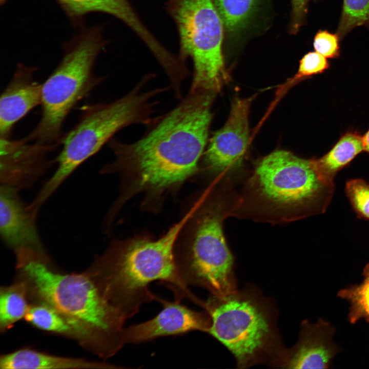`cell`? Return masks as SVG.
I'll return each mask as SVG.
<instances>
[{"label":"cell","instance_id":"17","mask_svg":"<svg viewBox=\"0 0 369 369\" xmlns=\"http://www.w3.org/2000/svg\"><path fill=\"white\" fill-rule=\"evenodd\" d=\"M114 365L77 358L58 356L22 348L0 357L1 369L110 368Z\"/></svg>","mask_w":369,"mask_h":369},{"label":"cell","instance_id":"20","mask_svg":"<svg viewBox=\"0 0 369 369\" xmlns=\"http://www.w3.org/2000/svg\"><path fill=\"white\" fill-rule=\"evenodd\" d=\"M260 0H214L224 30L234 36L248 25L256 11Z\"/></svg>","mask_w":369,"mask_h":369},{"label":"cell","instance_id":"8","mask_svg":"<svg viewBox=\"0 0 369 369\" xmlns=\"http://www.w3.org/2000/svg\"><path fill=\"white\" fill-rule=\"evenodd\" d=\"M231 212L228 201L211 198L199 214L192 241L182 251L175 253L178 274L187 286L203 288L217 297L237 290L233 256L222 231L223 220Z\"/></svg>","mask_w":369,"mask_h":369},{"label":"cell","instance_id":"15","mask_svg":"<svg viewBox=\"0 0 369 369\" xmlns=\"http://www.w3.org/2000/svg\"><path fill=\"white\" fill-rule=\"evenodd\" d=\"M36 69L17 65L0 98V137L8 138L14 125L41 104L42 84L34 75Z\"/></svg>","mask_w":369,"mask_h":369},{"label":"cell","instance_id":"22","mask_svg":"<svg viewBox=\"0 0 369 369\" xmlns=\"http://www.w3.org/2000/svg\"><path fill=\"white\" fill-rule=\"evenodd\" d=\"M359 26L369 30V0H343L336 33L342 39Z\"/></svg>","mask_w":369,"mask_h":369},{"label":"cell","instance_id":"25","mask_svg":"<svg viewBox=\"0 0 369 369\" xmlns=\"http://www.w3.org/2000/svg\"><path fill=\"white\" fill-rule=\"evenodd\" d=\"M326 58L315 51L307 53L300 60L294 79L307 78L325 72L330 67Z\"/></svg>","mask_w":369,"mask_h":369},{"label":"cell","instance_id":"10","mask_svg":"<svg viewBox=\"0 0 369 369\" xmlns=\"http://www.w3.org/2000/svg\"><path fill=\"white\" fill-rule=\"evenodd\" d=\"M57 147L0 137L1 184L17 190L31 186L54 162L48 155Z\"/></svg>","mask_w":369,"mask_h":369},{"label":"cell","instance_id":"23","mask_svg":"<svg viewBox=\"0 0 369 369\" xmlns=\"http://www.w3.org/2000/svg\"><path fill=\"white\" fill-rule=\"evenodd\" d=\"M364 276L359 285L344 289L338 293L350 303L349 320L352 323L363 318L369 320V263L364 268Z\"/></svg>","mask_w":369,"mask_h":369},{"label":"cell","instance_id":"14","mask_svg":"<svg viewBox=\"0 0 369 369\" xmlns=\"http://www.w3.org/2000/svg\"><path fill=\"white\" fill-rule=\"evenodd\" d=\"M333 334L332 327L322 320L303 322L297 342L285 348L277 368H327L336 353Z\"/></svg>","mask_w":369,"mask_h":369},{"label":"cell","instance_id":"4","mask_svg":"<svg viewBox=\"0 0 369 369\" xmlns=\"http://www.w3.org/2000/svg\"><path fill=\"white\" fill-rule=\"evenodd\" d=\"M334 190V182L320 176L313 159L278 150L256 164L235 210L246 209L250 217L266 221L295 220L324 213Z\"/></svg>","mask_w":369,"mask_h":369},{"label":"cell","instance_id":"3","mask_svg":"<svg viewBox=\"0 0 369 369\" xmlns=\"http://www.w3.org/2000/svg\"><path fill=\"white\" fill-rule=\"evenodd\" d=\"M189 217L188 214L158 239L138 238L112 245L86 271L127 319L136 314L143 303L156 300L149 289L156 280L168 283L175 297L202 305L203 301L181 280L175 262V241Z\"/></svg>","mask_w":369,"mask_h":369},{"label":"cell","instance_id":"9","mask_svg":"<svg viewBox=\"0 0 369 369\" xmlns=\"http://www.w3.org/2000/svg\"><path fill=\"white\" fill-rule=\"evenodd\" d=\"M166 8L176 26L178 55L190 58L194 74L190 90L217 93L227 78L222 53L224 28L214 0H167Z\"/></svg>","mask_w":369,"mask_h":369},{"label":"cell","instance_id":"28","mask_svg":"<svg viewBox=\"0 0 369 369\" xmlns=\"http://www.w3.org/2000/svg\"><path fill=\"white\" fill-rule=\"evenodd\" d=\"M362 137L364 151L369 153V129Z\"/></svg>","mask_w":369,"mask_h":369},{"label":"cell","instance_id":"1","mask_svg":"<svg viewBox=\"0 0 369 369\" xmlns=\"http://www.w3.org/2000/svg\"><path fill=\"white\" fill-rule=\"evenodd\" d=\"M216 93L189 90L172 110L157 117L139 140L108 142L115 156L102 173L132 176L135 190L160 191L194 174L207 142L211 107Z\"/></svg>","mask_w":369,"mask_h":369},{"label":"cell","instance_id":"13","mask_svg":"<svg viewBox=\"0 0 369 369\" xmlns=\"http://www.w3.org/2000/svg\"><path fill=\"white\" fill-rule=\"evenodd\" d=\"M17 190L1 184L0 234L4 243L15 251L27 249L46 252L35 225V216L19 197Z\"/></svg>","mask_w":369,"mask_h":369},{"label":"cell","instance_id":"19","mask_svg":"<svg viewBox=\"0 0 369 369\" xmlns=\"http://www.w3.org/2000/svg\"><path fill=\"white\" fill-rule=\"evenodd\" d=\"M30 302L24 283L15 280L0 289V332L4 333L25 318Z\"/></svg>","mask_w":369,"mask_h":369},{"label":"cell","instance_id":"26","mask_svg":"<svg viewBox=\"0 0 369 369\" xmlns=\"http://www.w3.org/2000/svg\"><path fill=\"white\" fill-rule=\"evenodd\" d=\"M340 40L337 33L320 29L314 36L313 47L315 51L327 58H336L341 54Z\"/></svg>","mask_w":369,"mask_h":369},{"label":"cell","instance_id":"16","mask_svg":"<svg viewBox=\"0 0 369 369\" xmlns=\"http://www.w3.org/2000/svg\"><path fill=\"white\" fill-rule=\"evenodd\" d=\"M74 25L81 24L88 14L100 12L111 15L127 25L146 46L155 37L146 27L128 0H55Z\"/></svg>","mask_w":369,"mask_h":369},{"label":"cell","instance_id":"7","mask_svg":"<svg viewBox=\"0 0 369 369\" xmlns=\"http://www.w3.org/2000/svg\"><path fill=\"white\" fill-rule=\"evenodd\" d=\"M107 43L98 25L82 28L65 43L61 61L42 84L40 120L25 140L45 145L61 144L67 116L104 78L95 76L93 68Z\"/></svg>","mask_w":369,"mask_h":369},{"label":"cell","instance_id":"2","mask_svg":"<svg viewBox=\"0 0 369 369\" xmlns=\"http://www.w3.org/2000/svg\"><path fill=\"white\" fill-rule=\"evenodd\" d=\"M14 253L15 280L25 284L30 303L54 310L72 328L74 340L99 357H111L124 346L127 319L86 272L61 271L47 253L26 249Z\"/></svg>","mask_w":369,"mask_h":369},{"label":"cell","instance_id":"29","mask_svg":"<svg viewBox=\"0 0 369 369\" xmlns=\"http://www.w3.org/2000/svg\"><path fill=\"white\" fill-rule=\"evenodd\" d=\"M6 1H7V0H0V1H1V4H5Z\"/></svg>","mask_w":369,"mask_h":369},{"label":"cell","instance_id":"21","mask_svg":"<svg viewBox=\"0 0 369 369\" xmlns=\"http://www.w3.org/2000/svg\"><path fill=\"white\" fill-rule=\"evenodd\" d=\"M24 319L36 329L74 340L70 326L58 313L47 305L30 303Z\"/></svg>","mask_w":369,"mask_h":369},{"label":"cell","instance_id":"18","mask_svg":"<svg viewBox=\"0 0 369 369\" xmlns=\"http://www.w3.org/2000/svg\"><path fill=\"white\" fill-rule=\"evenodd\" d=\"M363 151L362 136L357 131H348L326 154L313 160L320 176L324 180L333 182L336 173Z\"/></svg>","mask_w":369,"mask_h":369},{"label":"cell","instance_id":"24","mask_svg":"<svg viewBox=\"0 0 369 369\" xmlns=\"http://www.w3.org/2000/svg\"><path fill=\"white\" fill-rule=\"evenodd\" d=\"M345 192L358 216L369 220V183L361 179L350 180Z\"/></svg>","mask_w":369,"mask_h":369},{"label":"cell","instance_id":"11","mask_svg":"<svg viewBox=\"0 0 369 369\" xmlns=\"http://www.w3.org/2000/svg\"><path fill=\"white\" fill-rule=\"evenodd\" d=\"M181 299L175 297L174 301L170 302L157 296L156 300L162 304L163 309L151 320L125 327V344L182 335L193 331L209 333L212 321L208 313L189 309L180 303Z\"/></svg>","mask_w":369,"mask_h":369},{"label":"cell","instance_id":"12","mask_svg":"<svg viewBox=\"0 0 369 369\" xmlns=\"http://www.w3.org/2000/svg\"><path fill=\"white\" fill-rule=\"evenodd\" d=\"M251 98H236L224 125L210 139L204 160L214 172L238 166L245 153L249 138L248 116Z\"/></svg>","mask_w":369,"mask_h":369},{"label":"cell","instance_id":"6","mask_svg":"<svg viewBox=\"0 0 369 369\" xmlns=\"http://www.w3.org/2000/svg\"><path fill=\"white\" fill-rule=\"evenodd\" d=\"M154 76L145 75L128 94L112 102L87 106L75 127L65 134L54 162L57 167L34 199L42 206L62 183L86 160L98 152L121 129L132 124L151 125L158 102L154 97L170 89H141Z\"/></svg>","mask_w":369,"mask_h":369},{"label":"cell","instance_id":"5","mask_svg":"<svg viewBox=\"0 0 369 369\" xmlns=\"http://www.w3.org/2000/svg\"><path fill=\"white\" fill-rule=\"evenodd\" d=\"M211 318L209 334L233 354L237 366L277 367L286 347L277 326V309L251 285L224 297L211 296L203 308Z\"/></svg>","mask_w":369,"mask_h":369},{"label":"cell","instance_id":"27","mask_svg":"<svg viewBox=\"0 0 369 369\" xmlns=\"http://www.w3.org/2000/svg\"><path fill=\"white\" fill-rule=\"evenodd\" d=\"M316 1L317 0H291L292 10L289 30L291 34H296L304 25L308 13L309 3Z\"/></svg>","mask_w":369,"mask_h":369}]
</instances>
